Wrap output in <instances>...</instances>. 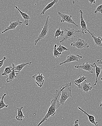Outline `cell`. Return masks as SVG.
Listing matches in <instances>:
<instances>
[{"instance_id":"cell-25","label":"cell","mask_w":102,"mask_h":126,"mask_svg":"<svg viewBox=\"0 0 102 126\" xmlns=\"http://www.w3.org/2000/svg\"><path fill=\"white\" fill-rule=\"evenodd\" d=\"M57 45L56 44L54 46V50H53V56L56 58H58L60 57V55L62 54V53H60L57 49Z\"/></svg>"},{"instance_id":"cell-12","label":"cell","mask_w":102,"mask_h":126,"mask_svg":"<svg viewBox=\"0 0 102 126\" xmlns=\"http://www.w3.org/2000/svg\"><path fill=\"white\" fill-rule=\"evenodd\" d=\"M22 23V22L19 20H18L17 21H15V22H10L9 25L7 27V28H6L4 30L1 32V34H3L9 30H15L17 26L19 25H21Z\"/></svg>"},{"instance_id":"cell-2","label":"cell","mask_w":102,"mask_h":126,"mask_svg":"<svg viewBox=\"0 0 102 126\" xmlns=\"http://www.w3.org/2000/svg\"><path fill=\"white\" fill-rule=\"evenodd\" d=\"M62 90L59 99L60 104L64 105L69 98L73 97L72 94V83H67L64 85H62Z\"/></svg>"},{"instance_id":"cell-22","label":"cell","mask_w":102,"mask_h":126,"mask_svg":"<svg viewBox=\"0 0 102 126\" xmlns=\"http://www.w3.org/2000/svg\"><path fill=\"white\" fill-rule=\"evenodd\" d=\"M17 78L16 74L15 72L14 69L13 70L11 73L9 74V77L6 79L7 82L9 83L11 82H13L15 78Z\"/></svg>"},{"instance_id":"cell-1","label":"cell","mask_w":102,"mask_h":126,"mask_svg":"<svg viewBox=\"0 0 102 126\" xmlns=\"http://www.w3.org/2000/svg\"><path fill=\"white\" fill-rule=\"evenodd\" d=\"M62 88V85L59 88L56 90L55 93L53 95V98L51 100L50 106L48 109L46 115L39 122L37 126H40L43 123L47 120L49 118L53 116L56 114L57 110L60 105L59 103V98L60 97Z\"/></svg>"},{"instance_id":"cell-16","label":"cell","mask_w":102,"mask_h":126,"mask_svg":"<svg viewBox=\"0 0 102 126\" xmlns=\"http://www.w3.org/2000/svg\"><path fill=\"white\" fill-rule=\"evenodd\" d=\"M32 63V62L28 63H22L18 64L17 66H15L14 67V70L16 75H18L21 71L24 68L25 66L27 65H31Z\"/></svg>"},{"instance_id":"cell-23","label":"cell","mask_w":102,"mask_h":126,"mask_svg":"<svg viewBox=\"0 0 102 126\" xmlns=\"http://www.w3.org/2000/svg\"><path fill=\"white\" fill-rule=\"evenodd\" d=\"M64 31H63V30H61L60 29V27L59 26V28L56 30L55 36H54V39L57 38V39H59V36H63L64 34Z\"/></svg>"},{"instance_id":"cell-20","label":"cell","mask_w":102,"mask_h":126,"mask_svg":"<svg viewBox=\"0 0 102 126\" xmlns=\"http://www.w3.org/2000/svg\"><path fill=\"white\" fill-rule=\"evenodd\" d=\"M94 63V65L95 66V72H96V76L95 83L93 85V86H95L97 84L98 82V77H99L100 73H101L102 69L100 67L98 66L95 63Z\"/></svg>"},{"instance_id":"cell-6","label":"cell","mask_w":102,"mask_h":126,"mask_svg":"<svg viewBox=\"0 0 102 126\" xmlns=\"http://www.w3.org/2000/svg\"><path fill=\"white\" fill-rule=\"evenodd\" d=\"M58 15L61 17V22L63 23L64 22L67 23L68 24H72L74 25L76 27H78V26L75 23L72 19V16L69 15L65 14L62 13L60 12L58 13Z\"/></svg>"},{"instance_id":"cell-33","label":"cell","mask_w":102,"mask_h":126,"mask_svg":"<svg viewBox=\"0 0 102 126\" xmlns=\"http://www.w3.org/2000/svg\"><path fill=\"white\" fill-rule=\"evenodd\" d=\"M100 107H102V101L101 104H100Z\"/></svg>"},{"instance_id":"cell-7","label":"cell","mask_w":102,"mask_h":126,"mask_svg":"<svg viewBox=\"0 0 102 126\" xmlns=\"http://www.w3.org/2000/svg\"><path fill=\"white\" fill-rule=\"evenodd\" d=\"M75 67L76 69H81L89 72V73H93L95 66L94 63L91 64L86 63L81 65H75Z\"/></svg>"},{"instance_id":"cell-34","label":"cell","mask_w":102,"mask_h":126,"mask_svg":"<svg viewBox=\"0 0 102 126\" xmlns=\"http://www.w3.org/2000/svg\"><path fill=\"white\" fill-rule=\"evenodd\" d=\"M101 79V80H102V78H101V79Z\"/></svg>"},{"instance_id":"cell-32","label":"cell","mask_w":102,"mask_h":126,"mask_svg":"<svg viewBox=\"0 0 102 126\" xmlns=\"http://www.w3.org/2000/svg\"><path fill=\"white\" fill-rule=\"evenodd\" d=\"M79 0H72V3L73 4H75L76 3H77L79 2Z\"/></svg>"},{"instance_id":"cell-31","label":"cell","mask_w":102,"mask_h":126,"mask_svg":"<svg viewBox=\"0 0 102 126\" xmlns=\"http://www.w3.org/2000/svg\"><path fill=\"white\" fill-rule=\"evenodd\" d=\"M97 62L99 64H100V65H102V59H101V60H97Z\"/></svg>"},{"instance_id":"cell-18","label":"cell","mask_w":102,"mask_h":126,"mask_svg":"<svg viewBox=\"0 0 102 126\" xmlns=\"http://www.w3.org/2000/svg\"><path fill=\"white\" fill-rule=\"evenodd\" d=\"M59 0H53L52 2L51 3H49V4H47L45 8H44L43 10L41 11V13L40 14V15H44L46 13V11H47L48 10H49V9L52 8L53 6L55 4H57V3L59 1Z\"/></svg>"},{"instance_id":"cell-21","label":"cell","mask_w":102,"mask_h":126,"mask_svg":"<svg viewBox=\"0 0 102 126\" xmlns=\"http://www.w3.org/2000/svg\"><path fill=\"white\" fill-rule=\"evenodd\" d=\"M87 79V77H86L80 75L78 76L77 79H75L74 81V82L75 85H76L77 86H78L81 83L83 82L84 81L86 80Z\"/></svg>"},{"instance_id":"cell-10","label":"cell","mask_w":102,"mask_h":126,"mask_svg":"<svg viewBox=\"0 0 102 126\" xmlns=\"http://www.w3.org/2000/svg\"><path fill=\"white\" fill-rule=\"evenodd\" d=\"M77 86L82 92L86 93H88L90 90H92L93 89L92 86H91V83H87L86 79Z\"/></svg>"},{"instance_id":"cell-28","label":"cell","mask_w":102,"mask_h":126,"mask_svg":"<svg viewBox=\"0 0 102 126\" xmlns=\"http://www.w3.org/2000/svg\"><path fill=\"white\" fill-rule=\"evenodd\" d=\"M7 58L6 57H3V59L1 60H0V68L3 65L4 63L5 60H6Z\"/></svg>"},{"instance_id":"cell-24","label":"cell","mask_w":102,"mask_h":126,"mask_svg":"<svg viewBox=\"0 0 102 126\" xmlns=\"http://www.w3.org/2000/svg\"><path fill=\"white\" fill-rule=\"evenodd\" d=\"M6 95V94H4L2 97H0V98H1V99H0V110L4 108H7L9 106L4 103V98Z\"/></svg>"},{"instance_id":"cell-27","label":"cell","mask_w":102,"mask_h":126,"mask_svg":"<svg viewBox=\"0 0 102 126\" xmlns=\"http://www.w3.org/2000/svg\"><path fill=\"white\" fill-rule=\"evenodd\" d=\"M98 13L102 14V4L98 6L94 12V13L95 14H96Z\"/></svg>"},{"instance_id":"cell-3","label":"cell","mask_w":102,"mask_h":126,"mask_svg":"<svg viewBox=\"0 0 102 126\" xmlns=\"http://www.w3.org/2000/svg\"><path fill=\"white\" fill-rule=\"evenodd\" d=\"M64 34L62 39L60 41L61 43L67 40H73L76 36V34L78 32H81L80 30H76L74 28H68L65 29Z\"/></svg>"},{"instance_id":"cell-9","label":"cell","mask_w":102,"mask_h":126,"mask_svg":"<svg viewBox=\"0 0 102 126\" xmlns=\"http://www.w3.org/2000/svg\"><path fill=\"white\" fill-rule=\"evenodd\" d=\"M32 78L35 79L36 84L38 87L41 88L43 86L45 81L44 77L42 74L38 73V74H35L32 76Z\"/></svg>"},{"instance_id":"cell-15","label":"cell","mask_w":102,"mask_h":126,"mask_svg":"<svg viewBox=\"0 0 102 126\" xmlns=\"http://www.w3.org/2000/svg\"><path fill=\"white\" fill-rule=\"evenodd\" d=\"M78 110H80L82 111V112H83L85 114H86L88 117V119H89V122L92 124H93L95 126H98V122H96L95 120V118L94 116L92 115H90V114H88L84 110H83L80 107H78Z\"/></svg>"},{"instance_id":"cell-4","label":"cell","mask_w":102,"mask_h":126,"mask_svg":"<svg viewBox=\"0 0 102 126\" xmlns=\"http://www.w3.org/2000/svg\"><path fill=\"white\" fill-rule=\"evenodd\" d=\"M50 18V16H48L47 17L46 21L43 27L42 30L41 32L40 33L38 36L37 39L35 40L34 42V45H36L37 44L38 42L40 40H41L43 39L46 36L48 33V30H49V27H48V19Z\"/></svg>"},{"instance_id":"cell-13","label":"cell","mask_w":102,"mask_h":126,"mask_svg":"<svg viewBox=\"0 0 102 126\" xmlns=\"http://www.w3.org/2000/svg\"><path fill=\"white\" fill-rule=\"evenodd\" d=\"M87 32H88L91 35L92 38L93 39L94 41L95 45L102 47V37L101 36L96 37L94 35V34L90 32V31L89 30H88Z\"/></svg>"},{"instance_id":"cell-8","label":"cell","mask_w":102,"mask_h":126,"mask_svg":"<svg viewBox=\"0 0 102 126\" xmlns=\"http://www.w3.org/2000/svg\"><path fill=\"white\" fill-rule=\"evenodd\" d=\"M82 58H83L82 56H80L78 55H75L70 54L67 56V58L66 60L63 63H60L59 65L60 66H61L64 64L66 63H71L72 62H74V61L78 62L80 61L81 59Z\"/></svg>"},{"instance_id":"cell-19","label":"cell","mask_w":102,"mask_h":126,"mask_svg":"<svg viewBox=\"0 0 102 126\" xmlns=\"http://www.w3.org/2000/svg\"><path fill=\"white\" fill-rule=\"evenodd\" d=\"M23 108V107H21L17 108L18 115L16 116L15 118L18 121H22L25 117L22 111Z\"/></svg>"},{"instance_id":"cell-29","label":"cell","mask_w":102,"mask_h":126,"mask_svg":"<svg viewBox=\"0 0 102 126\" xmlns=\"http://www.w3.org/2000/svg\"><path fill=\"white\" fill-rule=\"evenodd\" d=\"M79 120L77 119L75 121L74 123V126H80L78 124Z\"/></svg>"},{"instance_id":"cell-5","label":"cell","mask_w":102,"mask_h":126,"mask_svg":"<svg viewBox=\"0 0 102 126\" xmlns=\"http://www.w3.org/2000/svg\"><path fill=\"white\" fill-rule=\"evenodd\" d=\"M71 46H73L78 49H82L84 48H88L89 45L84 40L81 38H78L75 41L71 44Z\"/></svg>"},{"instance_id":"cell-17","label":"cell","mask_w":102,"mask_h":126,"mask_svg":"<svg viewBox=\"0 0 102 126\" xmlns=\"http://www.w3.org/2000/svg\"><path fill=\"white\" fill-rule=\"evenodd\" d=\"M15 66V64L13 63L11 66L6 67L4 68V70L3 73L1 74V76H7V75H9L14 69Z\"/></svg>"},{"instance_id":"cell-11","label":"cell","mask_w":102,"mask_h":126,"mask_svg":"<svg viewBox=\"0 0 102 126\" xmlns=\"http://www.w3.org/2000/svg\"><path fill=\"white\" fill-rule=\"evenodd\" d=\"M79 13L80 14V25L81 27V32L83 34H87V27L86 22L84 20L83 18V12L82 10H80L79 11Z\"/></svg>"},{"instance_id":"cell-30","label":"cell","mask_w":102,"mask_h":126,"mask_svg":"<svg viewBox=\"0 0 102 126\" xmlns=\"http://www.w3.org/2000/svg\"><path fill=\"white\" fill-rule=\"evenodd\" d=\"M89 1L90 4H95L96 3V0H89Z\"/></svg>"},{"instance_id":"cell-26","label":"cell","mask_w":102,"mask_h":126,"mask_svg":"<svg viewBox=\"0 0 102 126\" xmlns=\"http://www.w3.org/2000/svg\"><path fill=\"white\" fill-rule=\"evenodd\" d=\"M57 49L58 51L61 53L64 51H68L69 50L68 48H67L60 44L59 45V47L57 48Z\"/></svg>"},{"instance_id":"cell-14","label":"cell","mask_w":102,"mask_h":126,"mask_svg":"<svg viewBox=\"0 0 102 126\" xmlns=\"http://www.w3.org/2000/svg\"><path fill=\"white\" fill-rule=\"evenodd\" d=\"M15 8L17 9L19 12L20 13V15L22 16V17L24 19V23H25V25L26 26H28L29 25V20L31 19V18L28 14H27L26 13H24L21 11L18 8L17 6H15Z\"/></svg>"}]
</instances>
